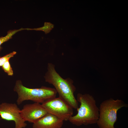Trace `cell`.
<instances>
[{
  "mask_svg": "<svg viewBox=\"0 0 128 128\" xmlns=\"http://www.w3.org/2000/svg\"><path fill=\"white\" fill-rule=\"evenodd\" d=\"M77 100L80 105L76 109L77 114L70 118L69 122L78 126L96 123L99 117V108L94 97L88 94L79 93Z\"/></svg>",
  "mask_w": 128,
  "mask_h": 128,
  "instance_id": "7a4b0ae2",
  "label": "cell"
},
{
  "mask_svg": "<svg viewBox=\"0 0 128 128\" xmlns=\"http://www.w3.org/2000/svg\"><path fill=\"white\" fill-rule=\"evenodd\" d=\"M24 30H26V29L22 28L18 30H10L8 32L6 36L0 37V52L2 48L1 46L2 44L12 38V36L16 33Z\"/></svg>",
  "mask_w": 128,
  "mask_h": 128,
  "instance_id": "9c48e42d",
  "label": "cell"
},
{
  "mask_svg": "<svg viewBox=\"0 0 128 128\" xmlns=\"http://www.w3.org/2000/svg\"><path fill=\"white\" fill-rule=\"evenodd\" d=\"M64 121L55 116L47 113L33 123V128H61Z\"/></svg>",
  "mask_w": 128,
  "mask_h": 128,
  "instance_id": "ba28073f",
  "label": "cell"
},
{
  "mask_svg": "<svg viewBox=\"0 0 128 128\" xmlns=\"http://www.w3.org/2000/svg\"><path fill=\"white\" fill-rule=\"evenodd\" d=\"M41 105L48 113L55 116L64 121L69 120L73 114V108L59 97L49 99Z\"/></svg>",
  "mask_w": 128,
  "mask_h": 128,
  "instance_id": "5b68a950",
  "label": "cell"
},
{
  "mask_svg": "<svg viewBox=\"0 0 128 128\" xmlns=\"http://www.w3.org/2000/svg\"><path fill=\"white\" fill-rule=\"evenodd\" d=\"M44 78L46 82L53 85L59 97L73 109L78 107V103L74 95L76 88L73 80L69 78L64 79L56 71L55 65L51 63L47 65V71Z\"/></svg>",
  "mask_w": 128,
  "mask_h": 128,
  "instance_id": "6da1fadb",
  "label": "cell"
},
{
  "mask_svg": "<svg viewBox=\"0 0 128 128\" xmlns=\"http://www.w3.org/2000/svg\"><path fill=\"white\" fill-rule=\"evenodd\" d=\"M54 25L49 22H45L44 26L41 27L34 28L35 30L42 31L44 32L46 34L49 33L53 28Z\"/></svg>",
  "mask_w": 128,
  "mask_h": 128,
  "instance_id": "30bf717a",
  "label": "cell"
},
{
  "mask_svg": "<svg viewBox=\"0 0 128 128\" xmlns=\"http://www.w3.org/2000/svg\"><path fill=\"white\" fill-rule=\"evenodd\" d=\"M47 113L41 104L37 102L26 104L20 110L21 116L24 121L33 123Z\"/></svg>",
  "mask_w": 128,
  "mask_h": 128,
  "instance_id": "52a82bcc",
  "label": "cell"
},
{
  "mask_svg": "<svg viewBox=\"0 0 128 128\" xmlns=\"http://www.w3.org/2000/svg\"><path fill=\"white\" fill-rule=\"evenodd\" d=\"M14 91L18 94L16 101L18 105L21 104L25 101L29 100L42 103L56 97L57 93L55 88L45 86H42L39 88L27 87L23 85L20 80L16 81Z\"/></svg>",
  "mask_w": 128,
  "mask_h": 128,
  "instance_id": "3957f363",
  "label": "cell"
},
{
  "mask_svg": "<svg viewBox=\"0 0 128 128\" xmlns=\"http://www.w3.org/2000/svg\"><path fill=\"white\" fill-rule=\"evenodd\" d=\"M20 110L15 103H2L0 105L1 119L14 122L15 128H24L27 124L21 116Z\"/></svg>",
  "mask_w": 128,
  "mask_h": 128,
  "instance_id": "8992f818",
  "label": "cell"
},
{
  "mask_svg": "<svg viewBox=\"0 0 128 128\" xmlns=\"http://www.w3.org/2000/svg\"><path fill=\"white\" fill-rule=\"evenodd\" d=\"M16 53L15 51H13L3 57H0V67L2 66L7 61L9 60Z\"/></svg>",
  "mask_w": 128,
  "mask_h": 128,
  "instance_id": "7c38bea8",
  "label": "cell"
},
{
  "mask_svg": "<svg viewBox=\"0 0 128 128\" xmlns=\"http://www.w3.org/2000/svg\"><path fill=\"white\" fill-rule=\"evenodd\" d=\"M2 68L4 71L9 76H12L13 71L9 62L7 60L2 66Z\"/></svg>",
  "mask_w": 128,
  "mask_h": 128,
  "instance_id": "8fae6325",
  "label": "cell"
},
{
  "mask_svg": "<svg viewBox=\"0 0 128 128\" xmlns=\"http://www.w3.org/2000/svg\"><path fill=\"white\" fill-rule=\"evenodd\" d=\"M128 106L121 99L111 98L103 101L99 108V117L96 123L99 128H115L114 125L117 119L118 111Z\"/></svg>",
  "mask_w": 128,
  "mask_h": 128,
  "instance_id": "277c9868",
  "label": "cell"
}]
</instances>
